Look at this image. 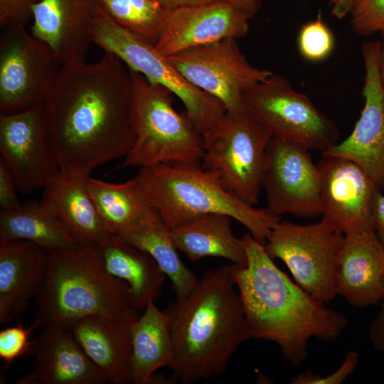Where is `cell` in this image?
I'll use <instances>...</instances> for the list:
<instances>
[{
  "instance_id": "cell-13",
  "label": "cell",
  "mask_w": 384,
  "mask_h": 384,
  "mask_svg": "<svg viewBox=\"0 0 384 384\" xmlns=\"http://www.w3.org/2000/svg\"><path fill=\"white\" fill-rule=\"evenodd\" d=\"M0 160L18 190L44 188L60 172L54 151L45 102L0 114Z\"/></svg>"
},
{
  "instance_id": "cell-4",
  "label": "cell",
  "mask_w": 384,
  "mask_h": 384,
  "mask_svg": "<svg viewBox=\"0 0 384 384\" xmlns=\"http://www.w3.org/2000/svg\"><path fill=\"white\" fill-rule=\"evenodd\" d=\"M34 299V320L40 329L68 326L92 315L129 324L139 316L131 304L129 286L109 272L97 246L48 252L45 277Z\"/></svg>"
},
{
  "instance_id": "cell-23",
  "label": "cell",
  "mask_w": 384,
  "mask_h": 384,
  "mask_svg": "<svg viewBox=\"0 0 384 384\" xmlns=\"http://www.w3.org/2000/svg\"><path fill=\"white\" fill-rule=\"evenodd\" d=\"M89 176L60 171L43 188L41 199L80 246H97L110 234L89 193Z\"/></svg>"
},
{
  "instance_id": "cell-34",
  "label": "cell",
  "mask_w": 384,
  "mask_h": 384,
  "mask_svg": "<svg viewBox=\"0 0 384 384\" xmlns=\"http://www.w3.org/2000/svg\"><path fill=\"white\" fill-rule=\"evenodd\" d=\"M359 360L358 353L354 351H348L341 366L334 373L322 377L311 371H306L293 377L290 384H341L346 380L356 370Z\"/></svg>"
},
{
  "instance_id": "cell-43",
  "label": "cell",
  "mask_w": 384,
  "mask_h": 384,
  "mask_svg": "<svg viewBox=\"0 0 384 384\" xmlns=\"http://www.w3.org/2000/svg\"><path fill=\"white\" fill-rule=\"evenodd\" d=\"M330 1H331V3H333L334 4L335 3H336L339 0H330Z\"/></svg>"
},
{
  "instance_id": "cell-27",
  "label": "cell",
  "mask_w": 384,
  "mask_h": 384,
  "mask_svg": "<svg viewBox=\"0 0 384 384\" xmlns=\"http://www.w3.org/2000/svg\"><path fill=\"white\" fill-rule=\"evenodd\" d=\"M151 255L171 280L176 297L189 292L198 279L181 260L171 230L154 208L119 235Z\"/></svg>"
},
{
  "instance_id": "cell-38",
  "label": "cell",
  "mask_w": 384,
  "mask_h": 384,
  "mask_svg": "<svg viewBox=\"0 0 384 384\" xmlns=\"http://www.w3.org/2000/svg\"><path fill=\"white\" fill-rule=\"evenodd\" d=\"M369 338L374 347L384 352V303L368 328Z\"/></svg>"
},
{
  "instance_id": "cell-22",
  "label": "cell",
  "mask_w": 384,
  "mask_h": 384,
  "mask_svg": "<svg viewBox=\"0 0 384 384\" xmlns=\"http://www.w3.org/2000/svg\"><path fill=\"white\" fill-rule=\"evenodd\" d=\"M68 327L107 383H133L129 323L92 315L80 319Z\"/></svg>"
},
{
  "instance_id": "cell-15",
  "label": "cell",
  "mask_w": 384,
  "mask_h": 384,
  "mask_svg": "<svg viewBox=\"0 0 384 384\" xmlns=\"http://www.w3.org/2000/svg\"><path fill=\"white\" fill-rule=\"evenodd\" d=\"M320 174L322 220L344 235L375 230L372 207L378 188L356 163L338 156H322Z\"/></svg>"
},
{
  "instance_id": "cell-3",
  "label": "cell",
  "mask_w": 384,
  "mask_h": 384,
  "mask_svg": "<svg viewBox=\"0 0 384 384\" xmlns=\"http://www.w3.org/2000/svg\"><path fill=\"white\" fill-rule=\"evenodd\" d=\"M235 267L206 272L164 310L171 325L172 380L191 384L221 375L239 346L252 338Z\"/></svg>"
},
{
  "instance_id": "cell-7",
  "label": "cell",
  "mask_w": 384,
  "mask_h": 384,
  "mask_svg": "<svg viewBox=\"0 0 384 384\" xmlns=\"http://www.w3.org/2000/svg\"><path fill=\"white\" fill-rule=\"evenodd\" d=\"M202 137L201 166L228 193L248 205H256L266 149L272 137L245 109L226 112Z\"/></svg>"
},
{
  "instance_id": "cell-12",
  "label": "cell",
  "mask_w": 384,
  "mask_h": 384,
  "mask_svg": "<svg viewBox=\"0 0 384 384\" xmlns=\"http://www.w3.org/2000/svg\"><path fill=\"white\" fill-rule=\"evenodd\" d=\"M1 28V113L45 102L58 74L51 49L26 27Z\"/></svg>"
},
{
  "instance_id": "cell-19",
  "label": "cell",
  "mask_w": 384,
  "mask_h": 384,
  "mask_svg": "<svg viewBox=\"0 0 384 384\" xmlns=\"http://www.w3.org/2000/svg\"><path fill=\"white\" fill-rule=\"evenodd\" d=\"M35 338L31 373L18 384H103L105 378L68 326L43 327Z\"/></svg>"
},
{
  "instance_id": "cell-1",
  "label": "cell",
  "mask_w": 384,
  "mask_h": 384,
  "mask_svg": "<svg viewBox=\"0 0 384 384\" xmlns=\"http://www.w3.org/2000/svg\"><path fill=\"white\" fill-rule=\"evenodd\" d=\"M105 52L97 62L61 65L45 105L61 172L88 176L124 157L135 140L129 69Z\"/></svg>"
},
{
  "instance_id": "cell-8",
  "label": "cell",
  "mask_w": 384,
  "mask_h": 384,
  "mask_svg": "<svg viewBox=\"0 0 384 384\" xmlns=\"http://www.w3.org/2000/svg\"><path fill=\"white\" fill-rule=\"evenodd\" d=\"M92 39L105 52L117 55L129 70L176 95L202 135L227 112L220 100L188 82L154 45L119 26L102 7L92 23Z\"/></svg>"
},
{
  "instance_id": "cell-30",
  "label": "cell",
  "mask_w": 384,
  "mask_h": 384,
  "mask_svg": "<svg viewBox=\"0 0 384 384\" xmlns=\"http://www.w3.org/2000/svg\"><path fill=\"white\" fill-rule=\"evenodd\" d=\"M105 12L119 26L155 45L171 10L159 0H100Z\"/></svg>"
},
{
  "instance_id": "cell-42",
  "label": "cell",
  "mask_w": 384,
  "mask_h": 384,
  "mask_svg": "<svg viewBox=\"0 0 384 384\" xmlns=\"http://www.w3.org/2000/svg\"><path fill=\"white\" fill-rule=\"evenodd\" d=\"M383 41L380 45V49L378 57V73L381 85L384 90V32L381 33Z\"/></svg>"
},
{
  "instance_id": "cell-21",
  "label": "cell",
  "mask_w": 384,
  "mask_h": 384,
  "mask_svg": "<svg viewBox=\"0 0 384 384\" xmlns=\"http://www.w3.org/2000/svg\"><path fill=\"white\" fill-rule=\"evenodd\" d=\"M48 252L25 240L0 238V324L18 318L43 282Z\"/></svg>"
},
{
  "instance_id": "cell-5",
  "label": "cell",
  "mask_w": 384,
  "mask_h": 384,
  "mask_svg": "<svg viewBox=\"0 0 384 384\" xmlns=\"http://www.w3.org/2000/svg\"><path fill=\"white\" fill-rule=\"evenodd\" d=\"M136 177L170 229L201 215L222 213L238 221L265 245L281 221L267 208H255L228 193L200 164H161L139 169Z\"/></svg>"
},
{
  "instance_id": "cell-40",
  "label": "cell",
  "mask_w": 384,
  "mask_h": 384,
  "mask_svg": "<svg viewBox=\"0 0 384 384\" xmlns=\"http://www.w3.org/2000/svg\"><path fill=\"white\" fill-rule=\"evenodd\" d=\"M237 9L249 16L253 17L261 7L259 0H227Z\"/></svg>"
},
{
  "instance_id": "cell-2",
  "label": "cell",
  "mask_w": 384,
  "mask_h": 384,
  "mask_svg": "<svg viewBox=\"0 0 384 384\" xmlns=\"http://www.w3.org/2000/svg\"><path fill=\"white\" fill-rule=\"evenodd\" d=\"M241 241L247 265H235L234 277L252 338L276 343L285 360L299 366L311 338L334 341L348 320L293 282L250 233Z\"/></svg>"
},
{
  "instance_id": "cell-6",
  "label": "cell",
  "mask_w": 384,
  "mask_h": 384,
  "mask_svg": "<svg viewBox=\"0 0 384 384\" xmlns=\"http://www.w3.org/2000/svg\"><path fill=\"white\" fill-rule=\"evenodd\" d=\"M132 82L135 140L122 167L144 168L161 164H199L202 134L187 113L173 106V93L129 70Z\"/></svg>"
},
{
  "instance_id": "cell-14",
  "label": "cell",
  "mask_w": 384,
  "mask_h": 384,
  "mask_svg": "<svg viewBox=\"0 0 384 384\" xmlns=\"http://www.w3.org/2000/svg\"><path fill=\"white\" fill-rule=\"evenodd\" d=\"M309 149L289 140L272 137L262 176L267 209L273 215L289 213L311 218L321 215L320 174Z\"/></svg>"
},
{
  "instance_id": "cell-32",
  "label": "cell",
  "mask_w": 384,
  "mask_h": 384,
  "mask_svg": "<svg viewBox=\"0 0 384 384\" xmlns=\"http://www.w3.org/2000/svg\"><path fill=\"white\" fill-rule=\"evenodd\" d=\"M38 324L34 320L32 324L25 327L20 319L16 324L0 331V359L5 368H9L16 360L32 354L35 339L31 337Z\"/></svg>"
},
{
  "instance_id": "cell-11",
  "label": "cell",
  "mask_w": 384,
  "mask_h": 384,
  "mask_svg": "<svg viewBox=\"0 0 384 384\" xmlns=\"http://www.w3.org/2000/svg\"><path fill=\"white\" fill-rule=\"evenodd\" d=\"M236 40L226 38L168 56L188 82L217 98L230 112L244 110L245 91L273 73L251 65Z\"/></svg>"
},
{
  "instance_id": "cell-37",
  "label": "cell",
  "mask_w": 384,
  "mask_h": 384,
  "mask_svg": "<svg viewBox=\"0 0 384 384\" xmlns=\"http://www.w3.org/2000/svg\"><path fill=\"white\" fill-rule=\"evenodd\" d=\"M372 216L375 231L384 247V192L378 191L374 198Z\"/></svg>"
},
{
  "instance_id": "cell-44",
  "label": "cell",
  "mask_w": 384,
  "mask_h": 384,
  "mask_svg": "<svg viewBox=\"0 0 384 384\" xmlns=\"http://www.w3.org/2000/svg\"><path fill=\"white\" fill-rule=\"evenodd\" d=\"M40 1V0H38V1Z\"/></svg>"
},
{
  "instance_id": "cell-35",
  "label": "cell",
  "mask_w": 384,
  "mask_h": 384,
  "mask_svg": "<svg viewBox=\"0 0 384 384\" xmlns=\"http://www.w3.org/2000/svg\"><path fill=\"white\" fill-rule=\"evenodd\" d=\"M38 0H0V25L23 26L33 16Z\"/></svg>"
},
{
  "instance_id": "cell-26",
  "label": "cell",
  "mask_w": 384,
  "mask_h": 384,
  "mask_svg": "<svg viewBox=\"0 0 384 384\" xmlns=\"http://www.w3.org/2000/svg\"><path fill=\"white\" fill-rule=\"evenodd\" d=\"M232 219L215 213L194 217L171 229L176 246L193 262L216 257L245 266V250L241 238L233 233Z\"/></svg>"
},
{
  "instance_id": "cell-41",
  "label": "cell",
  "mask_w": 384,
  "mask_h": 384,
  "mask_svg": "<svg viewBox=\"0 0 384 384\" xmlns=\"http://www.w3.org/2000/svg\"><path fill=\"white\" fill-rule=\"evenodd\" d=\"M356 0H339L334 4L331 10L333 16L343 18L349 14Z\"/></svg>"
},
{
  "instance_id": "cell-18",
  "label": "cell",
  "mask_w": 384,
  "mask_h": 384,
  "mask_svg": "<svg viewBox=\"0 0 384 384\" xmlns=\"http://www.w3.org/2000/svg\"><path fill=\"white\" fill-rule=\"evenodd\" d=\"M100 9V0H40L31 33L50 47L57 65L84 60Z\"/></svg>"
},
{
  "instance_id": "cell-29",
  "label": "cell",
  "mask_w": 384,
  "mask_h": 384,
  "mask_svg": "<svg viewBox=\"0 0 384 384\" xmlns=\"http://www.w3.org/2000/svg\"><path fill=\"white\" fill-rule=\"evenodd\" d=\"M87 187L110 234L122 235L154 208L137 177L113 183L89 176Z\"/></svg>"
},
{
  "instance_id": "cell-33",
  "label": "cell",
  "mask_w": 384,
  "mask_h": 384,
  "mask_svg": "<svg viewBox=\"0 0 384 384\" xmlns=\"http://www.w3.org/2000/svg\"><path fill=\"white\" fill-rule=\"evenodd\" d=\"M349 14L356 33L369 36L384 32V0H356Z\"/></svg>"
},
{
  "instance_id": "cell-10",
  "label": "cell",
  "mask_w": 384,
  "mask_h": 384,
  "mask_svg": "<svg viewBox=\"0 0 384 384\" xmlns=\"http://www.w3.org/2000/svg\"><path fill=\"white\" fill-rule=\"evenodd\" d=\"M245 110L272 137L321 152L336 144L338 131L303 93L274 73L243 94Z\"/></svg>"
},
{
  "instance_id": "cell-20",
  "label": "cell",
  "mask_w": 384,
  "mask_h": 384,
  "mask_svg": "<svg viewBox=\"0 0 384 384\" xmlns=\"http://www.w3.org/2000/svg\"><path fill=\"white\" fill-rule=\"evenodd\" d=\"M336 289L355 307L384 300V247L375 230L345 235Z\"/></svg>"
},
{
  "instance_id": "cell-25",
  "label": "cell",
  "mask_w": 384,
  "mask_h": 384,
  "mask_svg": "<svg viewBox=\"0 0 384 384\" xmlns=\"http://www.w3.org/2000/svg\"><path fill=\"white\" fill-rule=\"evenodd\" d=\"M143 311L129 324L133 383H169L171 379H158L154 375L160 368L169 366L171 361L169 317L156 306L154 301H150Z\"/></svg>"
},
{
  "instance_id": "cell-31",
  "label": "cell",
  "mask_w": 384,
  "mask_h": 384,
  "mask_svg": "<svg viewBox=\"0 0 384 384\" xmlns=\"http://www.w3.org/2000/svg\"><path fill=\"white\" fill-rule=\"evenodd\" d=\"M334 35L320 15L302 25L299 29L297 45L301 55L311 62L327 58L334 48Z\"/></svg>"
},
{
  "instance_id": "cell-16",
  "label": "cell",
  "mask_w": 384,
  "mask_h": 384,
  "mask_svg": "<svg viewBox=\"0 0 384 384\" xmlns=\"http://www.w3.org/2000/svg\"><path fill=\"white\" fill-rule=\"evenodd\" d=\"M380 42L362 44L366 71L364 107L350 135L323 151L321 156H338L358 164L384 191V90L378 73Z\"/></svg>"
},
{
  "instance_id": "cell-24",
  "label": "cell",
  "mask_w": 384,
  "mask_h": 384,
  "mask_svg": "<svg viewBox=\"0 0 384 384\" xmlns=\"http://www.w3.org/2000/svg\"><path fill=\"white\" fill-rule=\"evenodd\" d=\"M109 272L125 282L132 306L144 311L158 299L167 277L154 258L121 236L109 234L98 245Z\"/></svg>"
},
{
  "instance_id": "cell-39",
  "label": "cell",
  "mask_w": 384,
  "mask_h": 384,
  "mask_svg": "<svg viewBox=\"0 0 384 384\" xmlns=\"http://www.w3.org/2000/svg\"><path fill=\"white\" fill-rule=\"evenodd\" d=\"M222 0H159L168 9H174L181 6H204L218 2Z\"/></svg>"
},
{
  "instance_id": "cell-36",
  "label": "cell",
  "mask_w": 384,
  "mask_h": 384,
  "mask_svg": "<svg viewBox=\"0 0 384 384\" xmlns=\"http://www.w3.org/2000/svg\"><path fill=\"white\" fill-rule=\"evenodd\" d=\"M18 189L10 171L0 160V206L1 210H14L22 203H20L17 194Z\"/></svg>"
},
{
  "instance_id": "cell-28",
  "label": "cell",
  "mask_w": 384,
  "mask_h": 384,
  "mask_svg": "<svg viewBox=\"0 0 384 384\" xmlns=\"http://www.w3.org/2000/svg\"><path fill=\"white\" fill-rule=\"evenodd\" d=\"M0 238L28 241L48 253L80 246L41 201H27L14 210H1Z\"/></svg>"
},
{
  "instance_id": "cell-9",
  "label": "cell",
  "mask_w": 384,
  "mask_h": 384,
  "mask_svg": "<svg viewBox=\"0 0 384 384\" xmlns=\"http://www.w3.org/2000/svg\"><path fill=\"white\" fill-rule=\"evenodd\" d=\"M344 238L322 219L308 225L281 220L264 246L272 259L287 265L298 285L326 303L337 296L336 272Z\"/></svg>"
},
{
  "instance_id": "cell-17",
  "label": "cell",
  "mask_w": 384,
  "mask_h": 384,
  "mask_svg": "<svg viewBox=\"0 0 384 384\" xmlns=\"http://www.w3.org/2000/svg\"><path fill=\"white\" fill-rule=\"evenodd\" d=\"M249 16L227 0L171 9L154 46L164 56L226 38H239L249 31Z\"/></svg>"
}]
</instances>
